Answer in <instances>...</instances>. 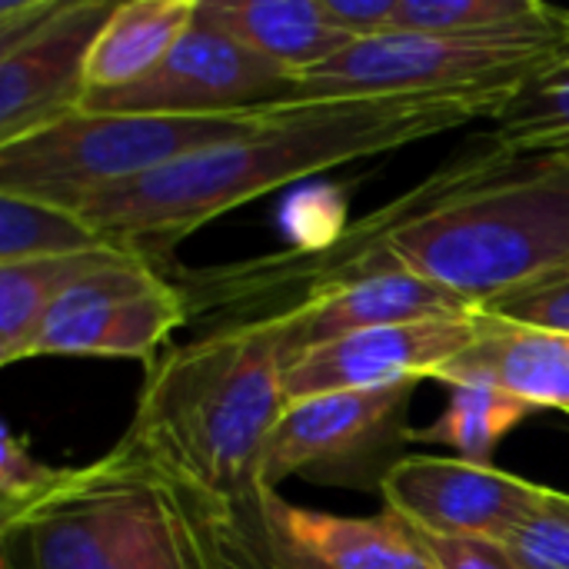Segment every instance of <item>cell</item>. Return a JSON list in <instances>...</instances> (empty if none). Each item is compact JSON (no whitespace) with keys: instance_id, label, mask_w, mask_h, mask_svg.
Segmentation results:
<instances>
[{"instance_id":"cell-1","label":"cell","mask_w":569,"mask_h":569,"mask_svg":"<svg viewBox=\"0 0 569 569\" xmlns=\"http://www.w3.org/2000/svg\"><path fill=\"white\" fill-rule=\"evenodd\" d=\"M520 90H437L287 103L253 133L183 157L147 177L77 200L110 247L133 253L163 277L177 270V243L203 223L303 177L383 157L390 150L497 120Z\"/></svg>"},{"instance_id":"cell-2","label":"cell","mask_w":569,"mask_h":569,"mask_svg":"<svg viewBox=\"0 0 569 569\" xmlns=\"http://www.w3.org/2000/svg\"><path fill=\"white\" fill-rule=\"evenodd\" d=\"M390 257L477 310L569 277V157L463 153L383 207Z\"/></svg>"},{"instance_id":"cell-3","label":"cell","mask_w":569,"mask_h":569,"mask_svg":"<svg viewBox=\"0 0 569 569\" xmlns=\"http://www.w3.org/2000/svg\"><path fill=\"white\" fill-rule=\"evenodd\" d=\"M277 320L203 333L163 353L143 383L133 437L147 457L223 503L260 493V463L287 410Z\"/></svg>"},{"instance_id":"cell-4","label":"cell","mask_w":569,"mask_h":569,"mask_svg":"<svg viewBox=\"0 0 569 569\" xmlns=\"http://www.w3.org/2000/svg\"><path fill=\"white\" fill-rule=\"evenodd\" d=\"M569 57V10L493 33L390 30L347 43L293 77L287 103L397 97L437 90H523Z\"/></svg>"},{"instance_id":"cell-5","label":"cell","mask_w":569,"mask_h":569,"mask_svg":"<svg viewBox=\"0 0 569 569\" xmlns=\"http://www.w3.org/2000/svg\"><path fill=\"white\" fill-rule=\"evenodd\" d=\"M273 113L277 107L210 117L77 110L37 133L0 143V193H20L70 210L97 190L240 140Z\"/></svg>"},{"instance_id":"cell-6","label":"cell","mask_w":569,"mask_h":569,"mask_svg":"<svg viewBox=\"0 0 569 569\" xmlns=\"http://www.w3.org/2000/svg\"><path fill=\"white\" fill-rule=\"evenodd\" d=\"M153 513V463L123 437L90 467L63 470L40 500L0 520V569H123Z\"/></svg>"},{"instance_id":"cell-7","label":"cell","mask_w":569,"mask_h":569,"mask_svg":"<svg viewBox=\"0 0 569 569\" xmlns=\"http://www.w3.org/2000/svg\"><path fill=\"white\" fill-rule=\"evenodd\" d=\"M417 387L420 380H407L287 403L263 450L260 490L277 493L283 480L303 477L323 487L380 493L393 467L407 460Z\"/></svg>"},{"instance_id":"cell-8","label":"cell","mask_w":569,"mask_h":569,"mask_svg":"<svg viewBox=\"0 0 569 569\" xmlns=\"http://www.w3.org/2000/svg\"><path fill=\"white\" fill-rule=\"evenodd\" d=\"M187 320L180 287L127 253L57 300L30 343V357H110L153 367L160 347Z\"/></svg>"},{"instance_id":"cell-9","label":"cell","mask_w":569,"mask_h":569,"mask_svg":"<svg viewBox=\"0 0 569 569\" xmlns=\"http://www.w3.org/2000/svg\"><path fill=\"white\" fill-rule=\"evenodd\" d=\"M293 87V73L247 50L217 27L197 23L173 47V53L143 80L90 93L80 110L90 113H177L210 117L257 107H280Z\"/></svg>"},{"instance_id":"cell-10","label":"cell","mask_w":569,"mask_h":569,"mask_svg":"<svg viewBox=\"0 0 569 569\" xmlns=\"http://www.w3.org/2000/svg\"><path fill=\"white\" fill-rule=\"evenodd\" d=\"M547 493L550 487L497 467L427 453L400 460L380 487L387 510L413 530L497 543H507Z\"/></svg>"},{"instance_id":"cell-11","label":"cell","mask_w":569,"mask_h":569,"mask_svg":"<svg viewBox=\"0 0 569 569\" xmlns=\"http://www.w3.org/2000/svg\"><path fill=\"white\" fill-rule=\"evenodd\" d=\"M483 310L463 317H437L397 327L363 330L323 347H313L287 363L283 393L287 403L377 390L407 380H437V373L470 350L483 330Z\"/></svg>"},{"instance_id":"cell-12","label":"cell","mask_w":569,"mask_h":569,"mask_svg":"<svg viewBox=\"0 0 569 569\" xmlns=\"http://www.w3.org/2000/svg\"><path fill=\"white\" fill-rule=\"evenodd\" d=\"M117 0H63L60 10L0 53V143L37 133L87 100V60Z\"/></svg>"},{"instance_id":"cell-13","label":"cell","mask_w":569,"mask_h":569,"mask_svg":"<svg viewBox=\"0 0 569 569\" xmlns=\"http://www.w3.org/2000/svg\"><path fill=\"white\" fill-rule=\"evenodd\" d=\"M463 313H477V307L467 303L460 293L410 270H387L307 300L303 307L277 317V327L283 337V357L290 363L313 347L363 330L437 320V317H463Z\"/></svg>"},{"instance_id":"cell-14","label":"cell","mask_w":569,"mask_h":569,"mask_svg":"<svg viewBox=\"0 0 569 569\" xmlns=\"http://www.w3.org/2000/svg\"><path fill=\"white\" fill-rule=\"evenodd\" d=\"M267 533L297 557L323 569H433L417 530L397 513L380 517H333L287 503L280 493L260 490L253 497Z\"/></svg>"},{"instance_id":"cell-15","label":"cell","mask_w":569,"mask_h":569,"mask_svg":"<svg viewBox=\"0 0 569 569\" xmlns=\"http://www.w3.org/2000/svg\"><path fill=\"white\" fill-rule=\"evenodd\" d=\"M437 383L493 387L533 410L569 413V337L487 313L477 343L447 363Z\"/></svg>"},{"instance_id":"cell-16","label":"cell","mask_w":569,"mask_h":569,"mask_svg":"<svg viewBox=\"0 0 569 569\" xmlns=\"http://www.w3.org/2000/svg\"><path fill=\"white\" fill-rule=\"evenodd\" d=\"M197 17L293 77L353 43L330 20L323 0H200Z\"/></svg>"},{"instance_id":"cell-17","label":"cell","mask_w":569,"mask_h":569,"mask_svg":"<svg viewBox=\"0 0 569 569\" xmlns=\"http://www.w3.org/2000/svg\"><path fill=\"white\" fill-rule=\"evenodd\" d=\"M227 513L230 503L153 463V513L123 569H227Z\"/></svg>"},{"instance_id":"cell-18","label":"cell","mask_w":569,"mask_h":569,"mask_svg":"<svg viewBox=\"0 0 569 569\" xmlns=\"http://www.w3.org/2000/svg\"><path fill=\"white\" fill-rule=\"evenodd\" d=\"M200 0H123L87 60V97L123 90L153 73L197 23Z\"/></svg>"},{"instance_id":"cell-19","label":"cell","mask_w":569,"mask_h":569,"mask_svg":"<svg viewBox=\"0 0 569 569\" xmlns=\"http://www.w3.org/2000/svg\"><path fill=\"white\" fill-rule=\"evenodd\" d=\"M120 257L127 253L117 247H100L87 253L0 267V363L10 367L17 360H30V343L57 300L83 277L117 263Z\"/></svg>"},{"instance_id":"cell-20","label":"cell","mask_w":569,"mask_h":569,"mask_svg":"<svg viewBox=\"0 0 569 569\" xmlns=\"http://www.w3.org/2000/svg\"><path fill=\"white\" fill-rule=\"evenodd\" d=\"M533 413L530 403L493 390V387H473V383H453L447 387V407L443 413L427 427L413 430L410 443H430L453 450L457 460L493 467V453L500 440L517 430Z\"/></svg>"},{"instance_id":"cell-21","label":"cell","mask_w":569,"mask_h":569,"mask_svg":"<svg viewBox=\"0 0 569 569\" xmlns=\"http://www.w3.org/2000/svg\"><path fill=\"white\" fill-rule=\"evenodd\" d=\"M110 247L100 230H93L80 213L20 197L0 193V267L47 257H70Z\"/></svg>"},{"instance_id":"cell-22","label":"cell","mask_w":569,"mask_h":569,"mask_svg":"<svg viewBox=\"0 0 569 569\" xmlns=\"http://www.w3.org/2000/svg\"><path fill=\"white\" fill-rule=\"evenodd\" d=\"M490 143L517 157H569V57L503 107Z\"/></svg>"},{"instance_id":"cell-23","label":"cell","mask_w":569,"mask_h":569,"mask_svg":"<svg viewBox=\"0 0 569 569\" xmlns=\"http://www.w3.org/2000/svg\"><path fill=\"white\" fill-rule=\"evenodd\" d=\"M540 0H400L393 30L410 33H493L550 17Z\"/></svg>"},{"instance_id":"cell-24","label":"cell","mask_w":569,"mask_h":569,"mask_svg":"<svg viewBox=\"0 0 569 569\" xmlns=\"http://www.w3.org/2000/svg\"><path fill=\"white\" fill-rule=\"evenodd\" d=\"M507 547L523 569H569V493L550 490Z\"/></svg>"},{"instance_id":"cell-25","label":"cell","mask_w":569,"mask_h":569,"mask_svg":"<svg viewBox=\"0 0 569 569\" xmlns=\"http://www.w3.org/2000/svg\"><path fill=\"white\" fill-rule=\"evenodd\" d=\"M257 497V493H253ZM253 497L243 503H230L223 523V547H227V569H323L283 543H277L257 517Z\"/></svg>"},{"instance_id":"cell-26","label":"cell","mask_w":569,"mask_h":569,"mask_svg":"<svg viewBox=\"0 0 569 569\" xmlns=\"http://www.w3.org/2000/svg\"><path fill=\"white\" fill-rule=\"evenodd\" d=\"M63 470L40 463L7 427L0 443V520H10L60 483Z\"/></svg>"},{"instance_id":"cell-27","label":"cell","mask_w":569,"mask_h":569,"mask_svg":"<svg viewBox=\"0 0 569 569\" xmlns=\"http://www.w3.org/2000/svg\"><path fill=\"white\" fill-rule=\"evenodd\" d=\"M417 540L433 569H523L507 543L497 540H463V537H437L417 530Z\"/></svg>"},{"instance_id":"cell-28","label":"cell","mask_w":569,"mask_h":569,"mask_svg":"<svg viewBox=\"0 0 569 569\" xmlns=\"http://www.w3.org/2000/svg\"><path fill=\"white\" fill-rule=\"evenodd\" d=\"M483 313L510 320V323H523V327H537V330H550V333L569 337V277L560 280V283L543 287V290L500 300V303L487 307Z\"/></svg>"},{"instance_id":"cell-29","label":"cell","mask_w":569,"mask_h":569,"mask_svg":"<svg viewBox=\"0 0 569 569\" xmlns=\"http://www.w3.org/2000/svg\"><path fill=\"white\" fill-rule=\"evenodd\" d=\"M397 3L400 0H323V10L340 30H347L353 40H363L393 30Z\"/></svg>"},{"instance_id":"cell-30","label":"cell","mask_w":569,"mask_h":569,"mask_svg":"<svg viewBox=\"0 0 569 569\" xmlns=\"http://www.w3.org/2000/svg\"><path fill=\"white\" fill-rule=\"evenodd\" d=\"M63 0H0V53L13 50L33 30H40Z\"/></svg>"}]
</instances>
